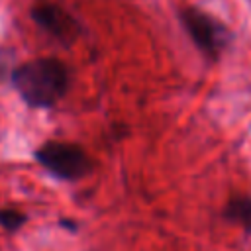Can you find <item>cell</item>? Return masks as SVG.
<instances>
[{
  "instance_id": "cell-2",
  "label": "cell",
  "mask_w": 251,
  "mask_h": 251,
  "mask_svg": "<svg viewBox=\"0 0 251 251\" xmlns=\"http://www.w3.org/2000/svg\"><path fill=\"white\" fill-rule=\"evenodd\" d=\"M180 22L186 29V33L190 35V39L194 41V45L202 51V55H206L208 59H218L231 35H229V29L218 22L216 18H212L210 14L202 12V10H196V8H184L180 12Z\"/></svg>"
},
{
  "instance_id": "cell-3",
  "label": "cell",
  "mask_w": 251,
  "mask_h": 251,
  "mask_svg": "<svg viewBox=\"0 0 251 251\" xmlns=\"http://www.w3.org/2000/svg\"><path fill=\"white\" fill-rule=\"evenodd\" d=\"M37 161L55 176L76 180L90 171L88 155L75 143L47 141L37 149Z\"/></svg>"
},
{
  "instance_id": "cell-5",
  "label": "cell",
  "mask_w": 251,
  "mask_h": 251,
  "mask_svg": "<svg viewBox=\"0 0 251 251\" xmlns=\"http://www.w3.org/2000/svg\"><path fill=\"white\" fill-rule=\"evenodd\" d=\"M226 220L243 227V231L251 233V196H235L227 202L224 210Z\"/></svg>"
},
{
  "instance_id": "cell-1",
  "label": "cell",
  "mask_w": 251,
  "mask_h": 251,
  "mask_svg": "<svg viewBox=\"0 0 251 251\" xmlns=\"http://www.w3.org/2000/svg\"><path fill=\"white\" fill-rule=\"evenodd\" d=\"M14 86L25 104L49 108L57 104L69 88V69L59 59H35L14 71Z\"/></svg>"
},
{
  "instance_id": "cell-4",
  "label": "cell",
  "mask_w": 251,
  "mask_h": 251,
  "mask_svg": "<svg viewBox=\"0 0 251 251\" xmlns=\"http://www.w3.org/2000/svg\"><path fill=\"white\" fill-rule=\"evenodd\" d=\"M31 18L43 31H47L51 37L63 43H71L78 35V24L75 22V18L57 4L41 2L33 6Z\"/></svg>"
},
{
  "instance_id": "cell-6",
  "label": "cell",
  "mask_w": 251,
  "mask_h": 251,
  "mask_svg": "<svg viewBox=\"0 0 251 251\" xmlns=\"http://www.w3.org/2000/svg\"><path fill=\"white\" fill-rule=\"evenodd\" d=\"M25 222V216L18 210H0V224L6 229H18Z\"/></svg>"
}]
</instances>
